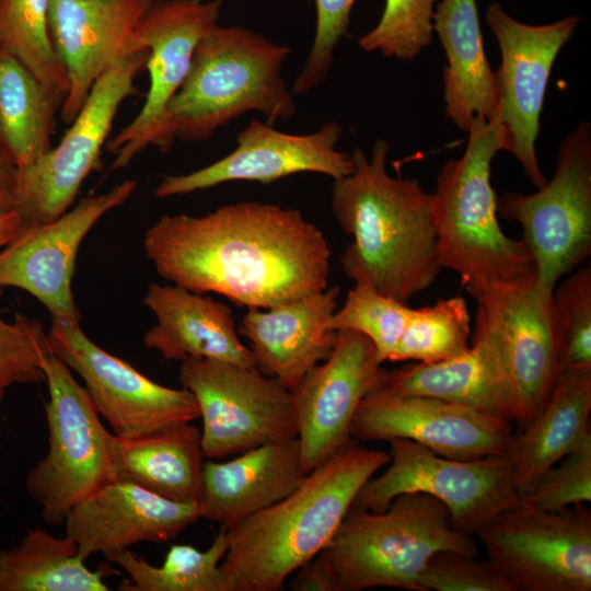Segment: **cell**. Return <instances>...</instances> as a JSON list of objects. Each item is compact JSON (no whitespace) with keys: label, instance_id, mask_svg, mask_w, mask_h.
<instances>
[{"label":"cell","instance_id":"6da1fadb","mask_svg":"<svg viewBox=\"0 0 591 591\" xmlns=\"http://www.w3.org/2000/svg\"><path fill=\"white\" fill-rule=\"evenodd\" d=\"M143 248L158 274L197 293L268 309L323 291L331 247L301 211L239 201L202 216L165 215L148 228Z\"/></svg>","mask_w":591,"mask_h":591},{"label":"cell","instance_id":"7a4b0ae2","mask_svg":"<svg viewBox=\"0 0 591 591\" xmlns=\"http://www.w3.org/2000/svg\"><path fill=\"white\" fill-rule=\"evenodd\" d=\"M389 149L384 139L374 141L370 158L355 148L354 171L333 181L331 207L352 237L340 258L347 278L407 303L432 286L442 267L431 194L416 178L389 174Z\"/></svg>","mask_w":591,"mask_h":591},{"label":"cell","instance_id":"3957f363","mask_svg":"<svg viewBox=\"0 0 591 591\" xmlns=\"http://www.w3.org/2000/svg\"><path fill=\"white\" fill-rule=\"evenodd\" d=\"M387 452L352 442L305 474L288 496L228 530L220 568L227 591H281L333 538L361 487Z\"/></svg>","mask_w":591,"mask_h":591},{"label":"cell","instance_id":"277c9868","mask_svg":"<svg viewBox=\"0 0 591 591\" xmlns=\"http://www.w3.org/2000/svg\"><path fill=\"white\" fill-rule=\"evenodd\" d=\"M463 154L441 167L431 194V217L440 266L457 274L470 294L536 280L533 257L522 239L501 230L491 163L502 150L493 120L475 117Z\"/></svg>","mask_w":591,"mask_h":591},{"label":"cell","instance_id":"5b68a950","mask_svg":"<svg viewBox=\"0 0 591 591\" xmlns=\"http://www.w3.org/2000/svg\"><path fill=\"white\" fill-rule=\"evenodd\" d=\"M291 53L240 25H215L197 44L183 84L167 106L175 139L201 141L241 115L257 112L274 125L297 105L282 68Z\"/></svg>","mask_w":591,"mask_h":591},{"label":"cell","instance_id":"8992f818","mask_svg":"<svg viewBox=\"0 0 591 591\" xmlns=\"http://www.w3.org/2000/svg\"><path fill=\"white\" fill-rule=\"evenodd\" d=\"M441 551L480 554L471 534L453 528L444 503L413 493L395 497L381 512L351 505L323 553L338 591L378 587L422 591L419 575Z\"/></svg>","mask_w":591,"mask_h":591},{"label":"cell","instance_id":"52a82bcc","mask_svg":"<svg viewBox=\"0 0 591 591\" xmlns=\"http://www.w3.org/2000/svg\"><path fill=\"white\" fill-rule=\"evenodd\" d=\"M47 454L27 473L26 489L43 520L62 525L80 501L113 480L111 436L85 387L50 354L44 366Z\"/></svg>","mask_w":591,"mask_h":591},{"label":"cell","instance_id":"ba28073f","mask_svg":"<svg viewBox=\"0 0 591 591\" xmlns=\"http://www.w3.org/2000/svg\"><path fill=\"white\" fill-rule=\"evenodd\" d=\"M497 213L523 229L536 285L553 292L591 254V126L580 121L558 144L551 181L533 194L507 193Z\"/></svg>","mask_w":591,"mask_h":591},{"label":"cell","instance_id":"9c48e42d","mask_svg":"<svg viewBox=\"0 0 591 591\" xmlns=\"http://www.w3.org/2000/svg\"><path fill=\"white\" fill-rule=\"evenodd\" d=\"M390 462L372 476L352 505L381 512L403 494L421 493L447 506L456 530L476 535L520 501L513 468L505 455L456 460L407 439H392Z\"/></svg>","mask_w":591,"mask_h":591},{"label":"cell","instance_id":"30bf717a","mask_svg":"<svg viewBox=\"0 0 591 591\" xmlns=\"http://www.w3.org/2000/svg\"><path fill=\"white\" fill-rule=\"evenodd\" d=\"M149 51L126 55L94 84L56 147L19 170L14 210L23 228L50 222L72 206L88 175L100 169L105 144L123 102L137 94L135 80Z\"/></svg>","mask_w":591,"mask_h":591},{"label":"cell","instance_id":"8fae6325","mask_svg":"<svg viewBox=\"0 0 591 591\" xmlns=\"http://www.w3.org/2000/svg\"><path fill=\"white\" fill-rule=\"evenodd\" d=\"M178 381L197 402L208 459L297 437L291 391L256 367L187 358L181 361Z\"/></svg>","mask_w":591,"mask_h":591},{"label":"cell","instance_id":"7c38bea8","mask_svg":"<svg viewBox=\"0 0 591 591\" xmlns=\"http://www.w3.org/2000/svg\"><path fill=\"white\" fill-rule=\"evenodd\" d=\"M514 591L591 590V510L558 511L521 501L476 534Z\"/></svg>","mask_w":591,"mask_h":591},{"label":"cell","instance_id":"4fadbf2b","mask_svg":"<svg viewBox=\"0 0 591 591\" xmlns=\"http://www.w3.org/2000/svg\"><path fill=\"white\" fill-rule=\"evenodd\" d=\"M222 0H151L132 37L135 51L148 50L149 89L137 116L107 143L112 170L127 166L141 151L167 152L176 140L167 106L183 84L199 40L218 24Z\"/></svg>","mask_w":591,"mask_h":591},{"label":"cell","instance_id":"5bb4252c","mask_svg":"<svg viewBox=\"0 0 591 591\" xmlns=\"http://www.w3.org/2000/svg\"><path fill=\"white\" fill-rule=\"evenodd\" d=\"M487 25L499 45L501 63L495 72L497 111L491 119L502 150L520 163L536 187L546 183L536 155V139L546 88L554 62L573 35L580 18L570 15L553 23L532 25L513 19L494 2L485 12Z\"/></svg>","mask_w":591,"mask_h":591},{"label":"cell","instance_id":"9a60e30c","mask_svg":"<svg viewBox=\"0 0 591 591\" xmlns=\"http://www.w3.org/2000/svg\"><path fill=\"white\" fill-rule=\"evenodd\" d=\"M47 339L51 354L84 381L99 414L116 437L137 438L199 418L197 402L188 390L150 380L94 344L80 325L53 320Z\"/></svg>","mask_w":591,"mask_h":591},{"label":"cell","instance_id":"2e32d148","mask_svg":"<svg viewBox=\"0 0 591 591\" xmlns=\"http://www.w3.org/2000/svg\"><path fill=\"white\" fill-rule=\"evenodd\" d=\"M512 432L511 421L477 408L382 384L363 397L350 426L357 442L407 439L456 460L502 454Z\"/></svg>","mask_w":591,"mask_h":591},{"label":"cell","instance_id":"e0dca14e","mask_svg":"<svg viewBox=\"0 0 591 591\" xmlns=\"http://www.w3.org/2000/svg\"><path fill=\"white\" fill-rule=\"evenodd\" d=\"M124 179L109 190L83 197L57 219L24 227L0 251V288L15 287L36 298L54 321L80 325L72 292L79 247L108 211L124 205L137 188Z\"/></svg>","mask_w":591,"mask_h":591},{"label":"cell","instance_id":"ac0fdd59","mask_svg":"<svg viewBox=\"0 0 591 591\" xmlns=\"http://www.w3.org/2000/svg\"><path fill=\"white\" fill-rule=\"evenodd\" d=\"M384 374L366 336L354 331L336 332L328 357L291 391L305 474L356 442L350 436L355 413L363 397L383 383Z\"/></svg>","mask_w":591,"mask_h":591},{"label":"cell","instance_id":"d6986e66","mask_svg":"<svg viewBox=\"0 0 591 591\" xmlns=\"http://www.w3.org/2000/svg\"><path fill=\"white\" fill-rule=\"evenodd\" d=\"M341 134L343 127L335 120L313 132L296 135L253 119L237 134L230 153L190 173L164 175L153 194L167 198L240 181L267 185L299 173L338 179L355 167L351 153L336 148Z\"/></svg>","mask_w":591,"mask_h":591},{"label":"cell","instance_id":"ffe728a7","mask_svg":"<svg viewBox=\"0 0 591 591\" xmlns=\"http://www.w3.org/2000/svg\"><path fill=\"white\" fill-rule=\"evenodd\" d=\"M471 296L498 336L514 422L522 428L540 412L559 373L553 292L534 279L496 285Z\"/></svg>","mask_w":591,"mask_h":591},{"label":"cell","instance_id":"44dd1931","mask_svg":"<svg viewBox=\"0 0 591 591\" xmlns=\"http://www.w3.org/2000/svg\"><path fill=\"white\" fill-rule=\"evenodd\" d=\"M151 0H50L53 46L68 77L61 119L70 124L95 82L136 53L135 30Z\"/></svg>","mask_w":591,"mask_h":591},{"label":"cell","instance_id":"7402d4cb","mask_svg":"<svg viewBox=\"0 0 591 591\" xmlns=\"http://www.w3.org/2000/svg\"><path fill=\"white\" fill-rule=\"evenodd\" d=\"M199 518L197 502L174 501L135 483L112 480L72 507L63 525L85 561L140 542H169Z\"/></svg>","mask_w":591,"mask_h":591},{"label":"cell","instance_id":"603a6c76","mask_svg":"<svg viewBox=\"0 0 591 591\" xmlns=\"http://www.w3.org/2000/svg\"><path fill=\"white\" fill-rule=\"evenodd\" d=\"M338 286L268 309H248L237 332L250 343L256 368L292 391L325 360L336 332L326 323L337 308Z\"/></svg>","mask_w":591,"mask_h":591},{"label":"cell","instance_id":"cb8c5ba5","mask_svg":"<svg viewBox=\"0 0 591 591\" xmlns=\"http://www.w3.org/2000/svg\"><path fill=\"white\" fill-rule=\"evenodd\" d=\"M382 385L399 393L467 405L514 422L501 346L478 306L473 343L465 354L444 361L385 370Z\"/></svg>","mask_w":591,"mask_h":591},{"label":"cell","instance_id":"d4e9b609","mask_svg":"<svg viewBox=\"0 0 591 591\" xmlns=\"http://www.w3.org/2000/svg\"><path fill=\"white\" fill-rule=\"evenodd\" d=\"M305 476L298 437L268 442L202 467L199 515L228 530L293 491Z\"/></svg>","mask_w":591,"mask_h":591},{"label":"cell","instance_id":"484cf974","mask_svg":"<svg viewBox=\"0 0 591 591\" xmlns=\"http://www.w3.org/2000/svg\"><path fill=\"white\" fill-rule=\"evenodd\" d=\"M142 302L157 320L143 344L164 359L204 358L256 367L228 304L173 283H150Z\"/></svg>","mask_w":591,"mask_h":591},{"label":"cell","instance_id":"4316f807","mask_svg":"<svg viewBox=\"0 0 591 591\" xmlns=\"http://www.w3.org/2000/svg\"><path fill=\"white\" fill-rule=\"evenodd\" d=\"M432 25L445 54V115L467 132L475 117L491 120L497 111L496 78L485 54L476 0H440Z\"/></svg>","mask_w":591,"mask_h":591},{"label":"cell","instance_id":"83f0119b","mask_svg":"<svg viewBox=\"0 0 591 591\" xmlns=\"http://www.w3.org/2000/svg\"><path fill=\"white\" fill-rule=\"evenodd\" d=\"M591 368L559 371L533 419L512 432L505 455L520 497L591 432Z\"/></svg>","mask_w":591,"mask_h":591},{"label":"cell","instance_id":"f1b7e54d","mask_svg":"<svg viewBox=\"0 0 591 591\" xmlns=\"http://www.w3.org/2000/svg\"><path fill=\"white\" fill-rule=\"evenodd\" d=\"M111 457L113 480H128L179 502L201 498V430L190 421L131 439L112 432Z\"/></svg>","mask_w":591,"mask_h":591},{"label":"cell","instance_id":"f546056e","mask_svg":"<svg viewBox=\"0 0 591 591\" xmlns=\"http://www.w3.org/2000/svg\"><path fill=\"white\" fill-rule=\"evenodd\" d=\"M65 95L47 85L16 57L0 49V143L19 170L51 147L55 116Z\"/></svg>","mask_w":591,"mask_h":591},{"label":"cell","instance_id":"4dcf8cb0","mask_svg":"<svg viewBox=\"0 0 591 591\" xmlns=\"http://www.w3.org/2000/svg\"><path fill=\"white\" fill-rule=\"evenodd\" d=\"M104 576L84 565L70 537H56L40 528L0 551V591H107Z\"/></svg>","mask_w":591,"mask_h":591},{"label":"cell","instance_id":"1f68e13d","mask_svg":"<svg viewBox=\"0 0 591 591\" xmlns=\"http://www.w3.org/2000/svg\"><path fill=\"white\" fill-rule=\"evenodd\" d=\"M228 547V529L220 526L207 549L172 545L161 566H152L129 548L106 559L129 576L118 584L121 591H227L220 565Z\"/></svg>","mask_w":591,"mask_h":591},{"label":"cell","instance_id":"d6a6232c","mask_svg":"<svg viewBox=\"0 0 591 591\" xmlns=\"http://www.w3.org/2000/svg\"><path fill=\"white\" fill-rule=\"evenodd\" d=\"M471 315L459 296L410 309L404 329L387 361L433 363L456 358L470 347Z\"/></svg>","mask_w":591,"mask_h":591},{"label":"cell","instance_id":"836d02e7","mask_svg":"<svg viewBox=\"0 0 591 591\" xmlns=\"http://www.w3.org/2000/svg\"><path fill=\"white\" fill-rule=\"evenodd\" d=\"M49 7L50 0H0V49L66 97L68 77L50 38Z\"/></svg>","mask_w":591,"mask_h":591},{"label":"cell","instance_id":"e575fe53","mask_svg":"<svg viewBox=\"0 0 591 591\" xmlns=\"http://www.w3.org/2000/svg\"><path fill=\"white\" fill-rule=\"evenodd\" d=\"M410 308L367 283H355L339 310L326 323L331 331H354L374 346L379 361H387L404 329Z\"/></svg>","mask_w":591,"mask_h":591},{"label":"cell","instance_id":"d590c367","mask_svg":"<svg viewBox=\"0 0 591 591\" xmlns=\"http://www.w3.org/2000/svg\"><path fill=\"white\" fill-rule=\"evenodd\" d=\"M561 370L591 368V266L575 269L553 290Z\"/></svg>","mask_w":591,"mask_h":591},{"label":"cell","instance_id":"8d00e7d4","mask_svg":"<svg viewBox=\"0 0 591 591\" xmlns=\"http://www.w3.org/2000/svg\"><path fill=\"white\" fill-rule=\"evenodd\" d=\"M434 7L436 0H385L379 22L358 39L359 47L413 61L432 42Z\"/></svg>","mask_w":591,"mask_h":591},{"label":"cell","instance_id":"74e56055","mask_svg":"<svg viewBox=\"0 0 591 591\" xmlns=\"http://www.w3.org/2000/svg\"><path fill=\"white\" fill-rule=\"evenodd\" d=\"M2 288H0V299ZM51 354L43 324L24 314L11 322L0 316V401L15 384L46 381L45 362Z\"/></svg>","mask_w":591,"mask_h":591},{"label":"cell","instance_id":"f35d334b","mask_svg":"<svg viewBox=\"0 0 591 591\" xmlns=\"http://www.w3.org/2000/svg\"><path fill=\"white\" fill-rule=\"evenodd\" d=\"M520 501L547 511L591 501V432L560 461L549 467L520 497Z\"/></svg>","mask_w":591,"mask_h":591},{"label":"cell","instance_id":"ab89813d","mask_svg":"<svg viewBox=\"0 0 591 591\" xmlns=\"http://www.w3.org/2000/svg\"><path fill=\"white\" fill-rule=\"evenodd\" d=\"M315 31L306 60L291 92L302 95L320 86L334 63L337 45L347 34L356 0H314Z\"/></svg>","mask_w":591,"mask_h":591},{"label":"cell","instance_id":"60d3db41","mask_svg":"<svg viewBox=\"0 0 591 591\" xmlns=\"http://www.w3.org/2000/svg\"><path fill=\"white\" fill-rule=\"evenodd\" d=\"M422 591H514L487 559L453 552L433 554L419 575Z\"/></svg>","mask_w":591,"mask_h":591},{"label":"cell","instance_id":"b9f144b4","mask_svg":"<svg viewBox=\"0 0 591 591\" xmlns=\"http://www.w3.org/2000/svg\"><path fill=\"white\" fill-rule=\"evenodd\" d=\"M290 577L289 589L292 591H338L336 575L323 551Z\"/></svg>","mask_w":591,"mask_h":591},{"label":"cell","instance_id":"7bdbcfd3","mask_svg":"<svg viewBox=\"0 0 591 591\" xmlns=\"http://www.w3.org/2000/svg\"><path fill=\"white\" fill-rule=\"evenodd\" d=\"M19 167L0 143V215L14 210Z\"/></svg>","mask_w":591,"mask_h":591},{"label":"cell","instance_id":"ee69618b","mask_svg":"<svg viewBox=\"0 0 591 591\" xmlns=\"http://www.w3.org/2000/svg\"><path fill=\"white\" fill-rule=\"evenodd\" d=\"M22 229V220L15 210L0 215V247L13 240Z\"/></svg>","mask_w":591,"mask_h":591}]
</instances>
